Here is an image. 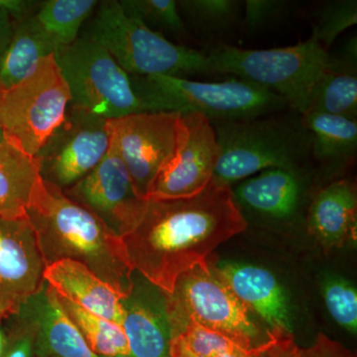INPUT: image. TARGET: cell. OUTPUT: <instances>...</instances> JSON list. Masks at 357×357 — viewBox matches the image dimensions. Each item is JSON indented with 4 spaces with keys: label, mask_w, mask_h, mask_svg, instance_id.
Returning a JSON list of instances; mask_svg holds the SVG:
<instances>
[{
    "label": "cell",
    "mask_w": 357,
    "mask_h": 357,
    "mask_svg": "<svg viewBox=\"0 0 357 357\" xmlns=\"http://www.w3.org/2000/svg\"><path fill=\"white\" fill-rule=\"evenodd\" d=\"M248 227L231 185L213 177L191 198L148 199L139 223L121 241L133 271L171 295L183 274Z\"/></svg>",
    "instance_id": "obj_1"
},
{
    "label": "cell",
    "mask_w": 357,
    "mask_h": 357,
    "mask_svg": "<svg viewBox=\"0 0 357 357\" xmlns=\"http://www.w3.org/2000/svg\"><path fill=\"white\" fill-rule=\"evenodd\" d=\"M38 234L47 265L70 259L82 263L123 296L132 287L121 238L62 190L40 181L27 211Z\"/></svg>",
    "instance_id": "obj_2"
},
{
    "label": "cell",
    "mask_w": 357,
    "mask_h": 357,
    "mask_svg": "<svg viewBox=\"0 0 357 357\" xmlns=\"http://www.w3.org/2000/svg\"><path fill=\"white\" fill-rule=\"evenodd\" d=\"M218 145L213 177L231 185L267 169H305L311 134L292 110L236 121L211 122Z\"/></svg>",
    "instance_id": "obj_3"
},
{
    "label": "cell",
    "mask_w": 357,
    "mask_h": 357,
    "mask_svg": "<svg viewBox=\"0 0 357 357\" xmlns=\"http://www.w3.org/2000/svg\"><path fill=\"white\" fill-rule=\"evenodd\" d=\"M129 77L145 112L195 114L220 122L256 119L289 109L280 96L239 77L206 83L171 76Z\"/></svg>",
    "instance_id": "obj_4"
},
{
    "label": "cell",
    "mask_w": 357,
    "mask_h": 357,
    "mask_svg": "<svg viewBox=\"0 0 357 357\" xmlns=\"http://www.w3.org/2000/svg\"><path fill=\"white\" fill-rule=\"evenodd\" d=\"M86 35L102 44L129 76L213 75L206 53L174 43L129 17L116 0L98 4Z\"/></svg>",
    "instance_id": "obj_5"
},
{
    "label": "cell",
    "mask_w": 357,
    "mask_h": 357,
    "mask_svg": "<svg viewBox=\"0 0 357 357\" xmlns=\"http://www.w3.org/2000/svg\"><path fill=\"white\" fill-rule=\"evenodd\" d=\"M213 74L232 75L280 96L288 109L300 115L309 112L319 77L328 65L330 52L314 37L294 46L267 50L215 47L206 53Z\"/></svg>",
    "instance_id": "obj_6"
},
{
    "label": "cell",
    "mask_w": 357,
    "mask_h": 357,
    "mask_svg": "<svg viewBox=\"0 0 357 357\" xmlns=\"http://www.w3.org/2000/svg\"><path fill=\"white\" fill-rule=\"evenodd\" d=\"M70 100L55 54L48 56L24 79L4 91L0 103L3 140L36 157L64 121Z\"/></svg>",
    "instance_id": "obj_7"
},
{
    "label": "cell",
    "mask_w": 357,
    "mask_h": 357,
    "mask_svg": "<svg viewBox=\"0 0 357 357\" xmlns=\"http://www.w3.org/2000/svg\"><path fill=\"white\" fill-rule=\"evenodd\" d=\"M210 259L183 274L173 293L166 294L171 330L192 321L248 351L256 345L259 328Z\"/></svg>",
    "instance_id": "obj_8"
},
{
    "label": "cell",
    "mask_w": 357,
    "mask_h": 357,
    "mask_svg": "<svg viewBox=\"0 0 357 357\" xmlns=\"http://www.w3.org/2000/svg\"><path fill=\"white\" fill-rule=\"evenodd\" d=\"M55 59L69 86L70 105L107 121L145 112L128 73L89 35L61 47Z\"/></svg>",
    "instance_id": "obj_9"
},
{
    "label": "cell",
    "mask_w": 357,
    "mask_h": 357,
    "mask_svg": "<svg viewBox=\"0 0 357 357\" xmlns=\"http://www.w3.org/2000/svg\"><path fill=\"white\" fill-rule=\"evenodd\" d=\"M110 141L107 119L70 105L64 121L36 155L41 178L66 191L100 163Z\"/></svg>",
    "instance_id": "obj_10"
},
{
    "label": "cell",
    "mask_w": 357,
    "mask_h": 357,
    "mask_svg": "<svg viewBox=\"0 0 357 357\" xmlns=\"http://www.w3.org/2000/svg\"><path fill=\"white\" fill-rule=\"evenodd\" d=\"M112 141L123 160L134 189L147 199L160 171L177 150L181 114L138 112L109 121Z\"/></svg>",
    "instance_id": "obj_11"
},
{
    "label": "cell",
    "mask_w": 357,
    "mask_h": 357,
    "mask_svg": "<svg viewBox=\"0 0 357 357\" xmlns=\"http://www.w3.org/2000/svg\"><path fill=\"white\" fill-rule=\"evenodd\" d=\"M64 194L100 218L121 238L135 229L148 203L134 189L128 168L112 141L100 163Z\"/></svg>",
    "instance_id": "obj_12"
},
{
    "label": "cell",
    "mask_w": 357,
    "mask_h": 357,
    "mask_svg": "<svg viewBox=\"0 0 357 357\" xmlns=\"http://www.w3.org/2000/svg\"><path fill=\"white\" fill-rule=\"evenodd\" d=\"M218 145L211 121L199 114L181 115L176 153L151 185L147 199L191 198L213 178Z\"/></svg>",
    "instance_id": "obj_13"
},
{
    "label": "cell",
    "mask_w": 357,
    "mask_h": 357,
    "mask_svg": "<svg viewBox=\"0 0 357 357\" xmlns=\"http://www.w3.org/2000/svg\"><path fill=\"white\" fill-rule=\"evenodd\" d=\"M47 262L29 218H0V304L9 314L20 311L44 287Z\"/></svg>",
    "instance_id": "obj_14"
},
{
    "label": "cell",
    "mask_w": 357,
    "mask_h": 357,
    "mask_svg": "<svg viewBox=\"0 0 357 357\" xmlns=\"http://www.w3.org/2000/svg\"><path fill=\"white\" fill-rule=\"evenodd\" d=\"M122 328L130 356L170 357L172 330L166 294L134 271L130 292L121 300Z\"/></svg>",
    "instance_id": "obj_15"
},
{
    "label": "cell",
    "mask_w": 357,
    "mask_h": 357,
    "mask_svg": "<svg viewBox=\"0 0 357 357\" xmlns=\"http://www.w3.org/2000/svg\"><path fill=\"white\" fill-rule=\"evenodd\" d=\"M307 169L272 168L243 180L234 199L243 215L289 222L297 217L306 192Z\"/></svg>",
    "instance_id": "obj_16"
},
{
    "label": "cell",
    "mask_w": 357,
    "mask_h": 357,
    "mask_svg": "<svg viewBox=\"0 0 357 357\" xmlns=\"http://www.w3.org/2000/svg\"><path fill=\"white\" fill-rule=\"evenodd\" d=\"M20 310L36 328L35 357H98L47 282Z\"/></svg>",
    "instance_id": "obj_17"
},
{
    "label": "cell",
    "mask_w": 357,
    "mask_h": 357,
    "mask_svg": "<svg viewBox=\"0 0 357 357\" xmlns=\"http://www.w3.org/2000/svg\"><path fill=\"white\" fill-rule=\"evenodd\" d=\"M357 196L349 181L335 180L314 192L306 215L307 232L326 248L356 243Z\"/></svg>",
    "instance_id": "obj_18"
},
{
    "label": "cell",
    "mask_w": 357,
    "mask_h": 357,
    "mask_svg": "<svg viewBox=\"0 0 357 357\" xmlns=\"http://www.w3.org/2000/svg\"><path fill=\"white\" fill-rule=\"evenodd\" d=\"M217 267L248 311L258 314L271 328L279 326L292 332L287 295L273 273L244 263L225 262Z\"/></svg>",
    "instance_id": "obj_19"
},
{
    "label": "cell",
    "mask_w": 357,
    "mask_h": 357,
    "mask_svg": "<svg viewBox=\"0 0 357 357\" xmlns=\"http://www.w3.org/2000/svg\"><path fill=\"white\" fill-rule=\"evenodd\" d=\"M44 278L61 297L91 314L122 325L121 300L126 296L82 263L70 259L52 263L45 270Z\"/></svg>",
    "instance_id": "obj_20"
},
{
    "label": "cell",
    "mask_w": 357,
    "mask_h": 357,
    "mask_svg": "<svg viewBox=\"0 0 357 357\" xmlns=\"http://www.w3.org/2000/svg\"><path fill=\"white\" fill-rule=\"evenodd\" d=\"M357 42L349 39L337 55L328 57L312 91L309 112L357 119Z\"/></svg>",
    "instance_id": "obj_21"
},
{
    "label": "cell",
    "mask_w": 357,
    "mask_h": 357,
    "mask_svg": "<svg viewBox=\"0 0 357 357\" xmlns=\"http://www.w3.org/2000/svg\"><path fill=\"white\" fill-rule=\"evenodd\" d=\"M303 121L312 138V161L328 172H340L357 156V121L309 112Z\"/></svg>",
    "instance_id": "obj_22"
},
{
    "label": "cell",
    "mask_w": 357,
    "mask_h": 357,
    "mask_svg": "<svg viewBox=\"0 0 357 357\" xmlns=\"http://www.w3.org/2000/svg\"><path fill=\"white\" fill-rule=\"evenodd\" d=\"M39 162L20 149L0 141V218L27 217L40 181Z\"/></svg>",
    "instance_id": "obj_23"
},
{
    "label": "cell",
    "mask_w": 357,
    "mask_h": 357,
    "mask_svg": "<svg viewBox=\"0 0 357 357\" xmlns=\"http://www.w3.org/2000/svg\"><path fill=\"white\" fill-rule=\"evenodd\" d=\"M58 51L36 16L13 21L8 45L0 56V83L10 89L36 69L42 60Z\"/></svg>",
    "instance_id": "obj_24"
},
{
    "label": "cell",
    "mask_w": 357,
    "mask_h": 357,
    "mask_svg": "<svg viewBox=\"0 0 357 357\" xmlns=\"http://www.w3.org/2000/svg\"><path fill=\"white\" fill-rule=\"evenodd\" d=\"M58 298L96 356H130L128 338L121 326L91 314L66 298L59 295Z\"/></svg>",
    "instance_id": "obj_25"
},
{
    "label": "cell",
    "mask_w": 357,
    "mask_h": 357,
    "mask_svg": "<svg viewBox=\"0 0 357 357\" xmlns=\"http://www.w3.org/2000/svg\"><path fill=\"white\" fill-rule=\"evenodd\" d=\"M98 6L96 0H49L42 2L35 16L59 50L79 38L84 20Z\"/></svg>",
    "instance_id": "obj_26"
},
{
    "label": "cell",
    "mask_w": 357,
    "mask_h": 357,
    "mask_svg": "<svg viewBox=\"0 0 357 357\" xmlns=\"http://www.w3.org/2000/svg\"><path fill=\"white\" fill-rule=\"evenodd\" d=\"M177 4L187 30L191 27L203 34L215 35L234 27L243 3L236 0H180Z\"/></svg>",
    "instance_id": "obj_27"
},
{
    "label": "cell",
    "mask_w": 357,
    "mask_h": 357,
    "mask_svg": "<svg viewBox=\"0 0 357 357\" xmlns=\"http://www.w3.org/2000/svg\"><path fill=\"white\" fill-rule=\"evenodd\" d=\"M119 3L129 17L164 37L170 35L178 40L187 37L188 30L176 0H121Z\"/></svg>",
    "instance_id": "obj_28"
},
{
    "label": "cell",
    "mask_w": 357,
    "mask_h": 357,
    "mask_svg": "<svg viewBox=\"0 0 357 357\" xmlns=\"http://www.w3.org/2000/svg\"><path fill=\"white\" fill-rule=\"evenodd\" d=\"M172 338L196 357H248V351L230 338L192 321L176 328Z\"/></svg>",
    "instance_id": "obj_29"
},
{
    "label": "cell",
    "mask_w": 357,
    "mask_h": 357,
    "mask_svg": "<svg viewBox=\"0 0 357 357\" xmlns=\"http://www.w3.org/2000/svg\"><path fill=\"white\" fill-rule=\"evenodd\" d=\"M356 23V0L328 1L321 4L314 13L311 36L328 52L337 37Z\"/></svg>",
    "instance_id": "obj_30"
},
{
    "label": "cell",
    "mask_w": 357,
    "mask_h": 357,
    "mask_svg": "<svg viewBox=\"0 0 357 357\" xmlns=\"http://www.w3.org/2000/svg\"><path fill=\"white\" fill-rule=\"evenodd\" d=\"M326 309L335 323L351 333L357 331V292L342 277L330 276L321 284Z\"/></svg>",
    "instance_id": "obj_31"
},
{
    "label": "cell",
    "mask_w": 357,
    "mask_h": 357,
    "mask_svg": "<svg viewBox=\"0 0 357 357\" xmlns=\"http://www.w3.org/2000/svg\"><path fill=\"white\" fill-rule=\"evenodd\" d=\"M10 326L6 335V344L0 357H35L36 328L24 312L9 316Z\"/></svg>",
    "instance_id": "obj_32"
},
{
    "label": "cell",
    "mask_w": 357,
    "mask_h": 357,
    "mask_svg": "<svg viewBox=\"0 0 357 357\" xmlns=\"http://www.w3.org/2000/svg\"><path fill=\"white\" fill-rule=\"evenodd\" d=\"M243 25L248 32H256L273 25L290 10L291 2L285 0H246Z\"/></svg>",
    "instance_id": "obj_33"
},
{
    "label": "cell",
    "mask_w": 357,
    "mask_h": 357,
    "mask_svg": "<svg viewBox=\"0 0 357 357\" xmlns=\"http://www.w3.org/2000/svg\"><path fill=\"white\" fill-rule=\"evenodd\" d=\"M301 349L292 332L284 328H271L267 340L248 351V357H300Z\"/></svg>",
    "instance_id": "obj_34"
},
{
    "label": "cell",
    "mask_w": 357,
    "mask_h": 357,
    "mask_svg": "<svg viewBox=\"0 0 357 357\" xmlns=\"http://www.w3.org/2000/svg\"><path fill=\"white\" fill-rule=\"evenodd\" d=\"M300 357H356L340 342H335L324 333H319L316 342L306 349H301Z\"/></svg>",
    "instance_id": "obj_35"
},
{
    "label": "cell",
    "mask_w": 357,
    "mask_h": 357,
    "mask_svg": "<svg viewBox=\"0 0 357 357\" xmlns=\"http://www.w3.org/2000/svg\"><path fill=\"white\" fill-rule=\"evenodd\" d=\"M42 2L28 0H0V10L6 13L13 21H20L36 14Z\"/></svg>",
    "instance_id": "obj_36"
},
{
    "label": "cell",
    "mask_w": 357,
    "mask_h": 357,
    "mask_svg": "<svg viewBox=\"0 0 357 357\" xmlns=\"http://www.w3.org/2000/svg\"><path fill=\"white\" fill-rule=\"evenodd\" d=\"M13 30V21L3 11L0 10V56L8 45Z\"/></svg>",
    "instance_id": "obj_37"
},
{
    "label": "cell",
    "mask_w": 357,
    "mask_h": 357,
    "mask_svg": "<svg viewBox=\"0 0 357 357\" xmlns=\"http://www.w3.org/2000/svg\"><path fill=\"white\" fill-rule=\"evenodd\" d=\"M170 357H196L191 352L187 351L178 340H171Z\"/></svg>",
    "instance_id": "obj_38"
},
{
    "label": "cell",
    "mask_w": 357,
    "mask_h": 357,
    "mask_svg": "<svg viewBox=\"0 0 357 357\" xmlns=\"http://www.w3.org/2000/svg\"><path fill=\"white\" fill-rule=\"evenodd\" d=\"M4 344H6V335L0 328V356H1L2 351H3Z\"/></svg>",
    "instance_id": "obj_39"
},
{
    "label": "cell",
    "mask_w": 357,
    "mask_h": 357,
    "mask_svg": "<svg viewBox=\"0 0 357 357\" xmlns=\"http://www.w3.org/2000/svg\"><path fill=\"white\" fill-rule=\"evenodd\" d=\"M9 316H10V314L7 311L6 307L0 304V319L6 318V317Z\"/></svg>",
    "instance_id": "obj_40"
},
{
    "label": "cell",
    "mask_w": 357,
    "mask_h": 357,
    "mask_svg": "<svg viewBox=\"0 0 357 357\" xmlns=\"http://www.w3.org/2000/svg\"><path fill=\"white\" fill-rule=\"evenodd\" d=\"M6 89L2 86L1 83H0V103H1L2 96H3V93ZM0 141H3V136H2V130H1V124H0Z\"/></svg>",
    "instance_id": "obj_41"
},
{
    "label": "cell",
    "mask_w": 357,
    "mask_h": 357,
    "mask_svg": "<svg viewBox=\"0 0 357 357\" xmlns=\"http://www.w3.org/2000/svg\"><path fill=\"white\" fill-rule=\"evenodd\" d=\"M98 357H103V356H98ZM114 357H132L130 356H114Z\"/></svg>",
    "instance_id": "obj_42"
}]
</instances>
